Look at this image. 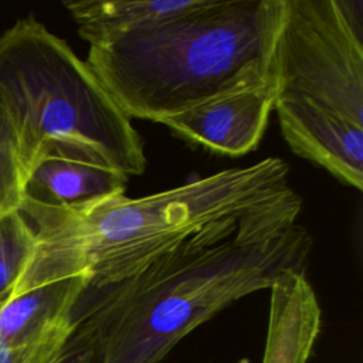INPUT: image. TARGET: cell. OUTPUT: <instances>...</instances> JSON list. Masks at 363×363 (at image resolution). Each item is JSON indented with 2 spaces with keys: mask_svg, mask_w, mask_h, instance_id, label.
I'll use <instances>...</instances> for the list:
<instances>
[{
  "mask_svg": "<svg viewBox=\"0 0 363 363\" xmlns=\"http://www.w3.org/2000/svg\"><path fill=\"white\" fill-rule=\"evenodd\" d=\"M67 342L51 340L26 347H9L0 342V363H54Z\"/></svg>",
  "mask_w": 363,
  "mask_h": 363,
  "instance_id": "13",
  "label": "cell"
},
{
  "mask_svg": "<svg viewBox=\"0 0 363 363\" xmlns=\"http://www.w3.org/2000/svg\"><path fill=\"white\" fill-rule=\"evenodd\" d=\"M0 111L24 174L65 157L138 176L147 159L139 132L72 48L33 16L0 34Z\"/></svg>",
  "mask_w": 363,
  "mask_h": 363,
  "instance_id": "4",
  "label": "cell"
},
{
  "mask_svg": "<svg viewBox=\"0 0 363 363\" xmlns=\"http://www.w3.org/2000/svg\"><path fill=\"white\" fill-rule=\"evenodd\" d=\"M89 288L86 275H75L33 288L0 308V342L9 347L69 340L75 308Z\"/></svg>",
  "mask_w": 363,
  "mask_h": 363,
  "instance_id": "7",
  "label": "cell"
},
{
  "mask_svg": "<svg viewBox=\"0 0 363 363\" xmlns=\"http://www.w3.org/2000/svg\"><path fill=\"white\" fill-rule=\"evenodd\" d=\"M128 176L78 160L50 156L26 177L24 200L60 208H85L125 194Z\"/></svg>",
  "mask_w": 363,
  "mask_h": 363,
  "instance_id": "9",
  "label": "cell"
},
{
  "mask_svg": "<svg viewBox=\"0 0 363 363\" xmlns=\"http://www.w3.org/2000/svg\"><path fill=\"white\" fill-rule=\"evenodd\" d=\"M262 363H306L320 330V306L305 271H285L271 285Z\"/></svg>",
  "mask_w": 363,
  "mask_h": 363,
  "instance_id": "8",
  "label": "cell"
},
{
  "mask_svg": "<svg viewBox=\"0 0 363 363\" xmlns=\"http://www.w3.org/2000/svg\"><path fill=\"white\" fill-rule=\"evenodd\" d=\"M288 174L282 159L267 157L150 196L122 194L85 208L24 200L21 213L35 233V248L10 299L75 275L88 277V289L115 284L221 221L285 230L296 224L302 206Z\"/></svg>",
  "mask_w": 363,
  "mask_h": 363,
  "instance_id": "1",
  "label": "cell"
},
{
  "mask_svg": "<svg viewBox=\"0 0 363 363\" xmlns=\"http://www.w3.org/2000/svg\"><path fill=\"white\" fill-rule=\"evenodd\" d=\"M271 79L298 156L363 187V1L284 0Z\"/></svg>",
  "mask_w": 363,
  "mask_h": 363,
  "instance_id": "5",
  "label": "cell"
},
{
  "mask_svg": "<svg viewBox=\"0 0 363 363\" xmlns=\"http://www.w3.org/2000/svg\"><path fill=\"white\" fill-rule=\"evenodd\" d=\"M313 240L294 224L268 231L234 220L184 240L139 272L86 289L72 335L94 363H160L190 332L233 302L305 271Z\"/></svg>",
  "mask_w": 363,
  "mask_h": 363,
  "instance_id": "2",
  "label": "cell"
},
{
  "mask_svg": "<svg viewBox=\"0 0 363 363\" xmlns=\"http://www.w3.org/2000/svg\"><path fill=\"white\" fill-rule=\"evenodd\" d=\"M274 99V84L269 79L264 85L191 108L162 125L210 152L242 156L254 150L262 139Z\"/></svg>",
  "mask_w": 363,
  "mask_h": 363,
  "instance_id": "6",
  "label": "cell"
},
{
  "mask_svg": "<svg viewBox=\"0 0 363 363\" xmlns=\"http://www.w3.org/2000/svg\"><path fill=\"white\" fill-rule=\"evenodd\" d=\"M34 248L35 233L21 210L0 218V308L10 299Z\"/></svg>",
  "mask_w": 363,
  "mask_h": 363,
  "instance_id": "11",
  "label": "cell"
},
{
  "mask_svg": "<svg viewBox=\"0 0 363 363\" xmlns=\"http://www.w3.org/2000/svg\"><path fill=\"white\" fill-rule=\"evenodd\" d=\"M282 16L284 0H200L89 45L85 62L128 118L162 123L267 84Z\"/></svg>",
  "mask_w": 363,
  "mask_h": 363,
  "instance_id": "3",
  "label": "cell"
},
{
  "mask_svg": "<svg viewBox=\"0 0 363 363\" xmlns=\"http://www.w3.org/2000/svg\"><path fill=\"white\" fill-rule=\"evenodd\" d=\"M26 174L20 163L14 133L0 111V218L21 210Z\"/></svg>",
  "mask_w": 363,
  "mask_h": 363,
  "instance_id": "12",
  "label": "cell"
},
{
  "mask_svg": "<svg viewBox=\"0 0 363 363\" xmlns=\"http://www.w3.org/2000/svg\"><path fill=\"white\" fill-rule=\"evenodd\" d=\"M200 0H75L64 1L89 45L140 30L196 7Z\"/></svg>",
  "mask_w": 363,
  "mask_h": 363,
  "instance_id": "10",
  "label": "cell"
}]
</instances>
